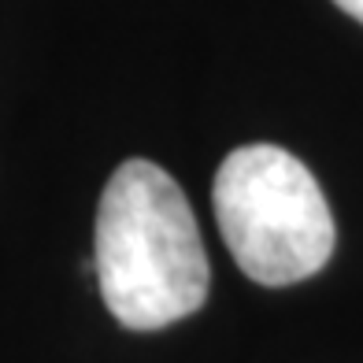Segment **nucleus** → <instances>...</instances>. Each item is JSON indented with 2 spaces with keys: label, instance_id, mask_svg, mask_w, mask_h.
I'll return each mask as SVG.
<instances>
[{
  "label": "nucleus",
  "instance_id": "2",
  "mask_svg": "<svg viewBox=\"0 0 363 363\" xmlns=\"http://www.w3.org/2000/svg\"><path fill=\"white\" fill-rule=\"evenodd\" d=\"M211 204L230 256L259 286L304 282L334 256V216L315 174L278 145L234 148Z\"/></svg>",
  "mask_w": 363,
  "mask_h": 363
},
{
  "label": "nucleus",
  "instance_id": "3",
  "mask_svg": "<svg viewBox=\"0 0 363 363\" xmlns=\"http://www.w3.org/2000/svg\"><path fill=\"white\" fill-rule=\"evenodd\" d=\"M334 4H337L345 15H352L356 23H363V0H334Z\"/></svg>",
  "mask_w": 363,
  "mask_h": 363
},
{
  "label": "nucleus",
  "instance_id": "1",
  "mask_svg": "<svg viewBox=\"0 0 363 363\" xmlns=\"http://www.w3.org/2000/svg\"><path fill=\"white\" fill-rule=\"evenodd\" d=\"M93 274L126 330L152 334L208 301L211 267L178 182L152 160H126L108 178L93 230Z\"/></svg>",
  "mask_w": 363,
  "mask_h": 363
}]
</instances>
